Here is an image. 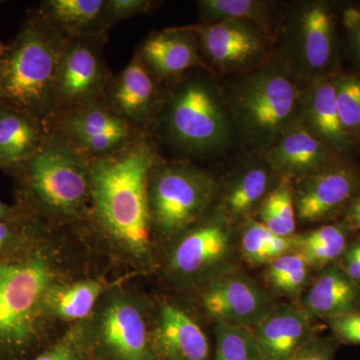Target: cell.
Returning a JSON list of instances; mask_svg holds the SVG:
<instances>
[{"instance_id": "8992f818", "label": "cell", "mask_w": 360, "mask_h": 360, "mask_svg": "<svg viewBox=\"0 0 360 360\" xmlns=\"http://www.w3.org/2000/svg\"><path fill=\"white\" fill-rule=\"evenodd\" d=\"M94 360H156L151 345V297L117 281L86 321Z\"/></svg>"}, {"instance_id": "ab89813d", "label": "cell", "mask_w": 360, "mask_h": 360, "mask_svg": "<svg viewBox=\"0 0 360 360\" xmlns=\"http://www.w3.org/2000/svg\"><path fill=\"white\" fill-rule=\"evenodd\" d=\"M345 224L350 231H360V194L355 196L347 205Z\"/></svg>"}, {"instance_id": "8d00e7d4", "label": "cell", "mask_w": 360, "mask_h": 360, "mask_svg": "<svg viewBox=\"0 0 360 360\" xmlns=\"http://www.w3.org/2000/svg\"><path fill=\"white\" fill-rule=\"evenodd\" d=\"M151 6L153 2L148 0H108L104 16L105 30L118 21L148 13Z\"/></svg>"}, {"instance_id": "d590c367", "label": "cell", "mask_w": 360, "mask_h": 360, "mask_svg": "<svg viewBox=\"0 0 360 360\" xmlns=\"http://www.w3.org/2000/svg\"><path fill=\"white\" fill-rule=\"evenodd\" d=\"M340 345H360V311L324 321Z\"/></svg>"}, {"instance_id": "f546056e", "label": "cell", "mask_w": 360, "mask_h": 360, "mask_svg": "<svg viewBox=\"0 0 360 360\" xmlns=\"http://www.w3.org/2000/svg\"><path fill=\"white\" fill-rule=\"evenodd\" d=\"M257 212L258 221L276 236L283 238L295 236L297 219L292 180L288 177H279L276 186L267 194Z\"/></svg>"}, {"instance_id": "d6a6232c", "label": "cell", "mask_w": 360, "mask_h": 360, "mask_svg": "<svg viewBox=\"0 0 360 360\" xmlns=\"http://www.w3.org/2000/svg\"><path fill=\"white\" fill-rule=\"evenodd\" d=\"M46 224L21 206L18 214L0 222V258L27 245Z\"/></svg>"}, {"instance_id": "d4e9b609", "label": "cell", "mask_w": 360, "mask_h": 360, "mask_svg": "<svg viewBox=\"0 0 360 360\" xmlns=\"http://www.w3.org/2000/svg\"><path fill=\"white\" fill-rule=\"evenodd\" d=\"M105 8L104 0H49L39 16L70 39L105 33Z\"/></svg>"}, {"instance_id": "cb8c5ba5", "label": "cell", "mask_w": 360, "mask_h": 360, "mask_svg": "<svg viewBox=\"0 0 360 360\" xmlns=\"http://www.w3.org/2000/svg\"><path fill=\"white\" fill-rule=\"evenodd\" d=\"M49 134L44 122L0 106V168L15 172L30 160Z\"/></svg>"}, {"instance_id": "2e32d148", "label": "cell", "mask_w": 360, "mask_h": 360, "mask_svg": "<svg viewBox=\"0 0 360 360\" xmlns=\"http://www.w3.org/2000/svg\"><path fill=\"white\" fill-rule=\"evenodd\" d=\"M331 150L302 122L295 123L260 151L278 177L303 179L330 165Z\"/></svg>"}, {"instance_id": "83f0119b", "label": "cell", "mask_w": 360, "mask_h": 360, "mask_svg": "<svg viewBox=\"0 0 360 360\" xmlns=\"http://www.w3.org/2000/svg\"><path fill=\"white\" fill-rule=\"evenodd\" d=\"M295 250L293 236H276L258 220L246 222L241 231L239 251L243 260L252 266H266L276 258Z\"/></svg>"}, {"instance_id": "484cf974", "label": "cell", "mask_w": 360, "mask_h": 360, "mask_svg": "<svg viewBox=\"0 0 360 360\" xmlns=\"http://www.w3.org/2000/svg\"><path fill=\"white\" fill-rule=\"evenodd\" d=\"M59 130L73 146L103 135H134V127L101 103L63 115L59 118Z\"/></svg>"}, {"instance_id": "4316f807", "label": "cell", "mask_w": 360, "mask_h": 360, "mask_svg": "<svg viewBox=\"0 0 360 360\" xmlns=\"http://www.w3.org/2000/svg\"><path fill=\"white\" fill-rule=\"evenodd\" d=\"M347 224H326L319 229L295 234V250L307 259L311 269L321 271L340 262L349 245Z\"/></svg>"}, {"instance_id": "836d02e7", "label": "cell", "mask_w": 360, "mask_h": 360, "mask_svg": "<svg viewBox=\"0 0 360 360\" xmlns=\"http://www.w3.org/2000/svg\"><path fill=\"white\" fill-rule=\"evenodd\" d=\"M336 105L343 129L349 139H360V77H335Z\"/></svg>"}, {"instance_id": "1f68e13d", "label": "cell", "mask_w": 360, "mask_h": 360, "mask_svg": "<svg viewBox=\"0 0 360 360\" xmlns=\"http://www.w3.org/2000/svg\"><path fill=\"white\" fill-rule=\"evenodd\" d=\"M212 360H264L252 329L214 323Z\"/></svg>"}, {"instance_id": "277c9868", "label": "cell", "mask_w": 360, "mask_h": 360, "mask_svg": "<svg viewBox=\"0 0 360 360\" xmlns=\"http://www.w3.org/2000/svg\"><path fill=\"white\" fill-rule=\"evenodd\" d=\"M39 15L26 21L13 42L0 44V106L46 122L66 40Z\"/></svg>"}, {"instance_id": "44dd1931", "label": "cell", "mask_w": 360, "mask_h": 360, "mask_svg": "<svg viewBox=\"0 0 360 360\" xmlns=\"http://www.w3.org/2000/svg\"><path fill=\"white\" fill-rule=\"evenodd\" d=\"M300 305L312 319L326 321L360 311V288L340 264L329 265L314 279L300 297Z\"/></svg>"}, {"instance_id": "ba28073f", "label": "cell", "mask_w": 360, "mask_h": 360, "mask_svg": "<svg viewBox=\"0 0 360 360\" xmlns=\"http://www.w3.org/2000/svg\"><path fill=\"white\" fill-rule=\"evenodd\" d=\"M167 101L161 127L177 148L201 155L214 153L231 142V113L222 94L205 78H186Z\"/></svg>"}, {"instance_id": "4fadbf2b", "label": "cell", "mask_w": 360, "mask_h": 360, "mask_svg": "<svg viewBox=\"0 0 360 360\" xmlns=\"http://www.w3.org/2000/svg\"><path fill=\"white\" fill-rule=\"evenodd\" d=\"M151 345L156 360H212L213 347L193 310L167 296L151 298Z\"/></svg>"}, {"instance_id": "5b68a950", "label": "cell", "mask_w": 360, "mask_h": 360, "mask_svg": "<svg viewBox=\"0 0 360 360\" xmlns=\"http://www.w3.org/2000/svg\"><path fill=\"white\" fill-rule=\"evenodd\" d=\"M302 89L283 58L245 71L222 97L243 139L262 151L300 122Z\"/></svg>"}, {"instance_id": "ac0fdd59", "label": "cell", "mask_w": 360, "mask_h": 360, "mask_svg": "<svg viewBox=\"0 0 360 360\" xmlns=\"http://www.w3.org/2000/svg\"><path fill=\"white\" fill-rule=\"evenodd\" d=\"M105 105L130 127L146 124L158 106L155 77L142 63L139 53L106 89Z\"/></svg>"}, {"instance_id": "9a60e30c", "label": "cell", "mask_w": 360, "mask_h": 360, "mask_svg": "<svg viewBox=\"0 0 360 360\" xmlns=\"http://www.w3.org/2000/svg\"><path fill=\"white\" fill-rule=\"evenodd\" d=\"M295 188L296 219L302 224H319L347 210L359 195L360 177L354 167L329 165L297 179Z\"/></svg>"}, {"instance_id": "ffe728a7", "label": "cell", "mask_w": 360, "mask_h": 360, "mask_svg": "<svg viewBox=\"0 0 360 360\" xmlns=\"http://www.w3.org/2000/svg\"><path fill=\"white\" fill-rule=\"evenodd\" d=\"M335 77L311 80L302 89L300 122L335 153L347 150L352 143L341 125L336 105Z\"/></svg>"}, {"instance_id": "60d3db41", "label": "cell", "mask_w": 360, "mask_h": 360, "mask_svg": "<svg viewBox=\"0 0 360 360\" xmlns=\"http://www.w3.org/2000/svg\"><path fill=\"white\" fill-rule=\"evenodd\" d=\"M20 210L21 206L20 205L13 206L7 205L6 203L2 202V201L0 200V222L15 217L16 214L20 213Z\"/></svg>"}, {"instance_id": "7a4b0ae2", "label": "cell", "mask_w": 360, "mask_h": 360, "mask_svg": "<svg viewBox=\"0 0 360 360\" xmlns=\"http://www.w3.org/2000/svg\"><path fill=\"white\" fill-rule=\"evenodd\" d=\"M158 165L146 139L89 160L90 201L84 229L99 255L127 274L158 270L160 250L153 238L148 181Z\"/></svg>"}, {"instance_id": "5bb4252c", "label": "cell", "mask_w": 360, "mask_h": 360, "mask_svg": "<svg viewBox=\"0 0 360 360\" xmlns=\"http://www.w3.org/2000/svg\"><path fill=\"white\" fill-rule=\"evenodd\" d=\"M333 13L323 4H304L291 21L288 58H284L297 77L309 82L328 77L335 53Z\"/></svg>"}, {"instance_id": "f1b7e54d", "label": "cell", "mask_w": 360, "mask_h": 360, "mask_svg": "<svg viewBox=\"0 0 360 360\" xmlns=\"http://www.w3.org/2000/svg\"><path fill=\"white\" fill-rule=\"evenodd\" d=\"M311 270L302 255L296 250L291 251L266 265L264 281L272 295L300 300L311 283Z\"/></svg>"}, {"instance_id": "8fae6325", "label": "cell", "mask_w": 360, "mask_h": 360, "mask_svg": "<svg viewBox=\"0 0 360 360\" xmlns=\"http://www.w3.org/2000/svg\"><path fill=\"white\" fill-rule=\"evenodd\" d=\"M198 292V307L214 323L253 329L276 307L274 295L243 272L232 269Z\"/></svg>"}, {"instance_id": "b9f144b4", "label": "cell", "mask_w": 360, "mask_h": 360, "mask_svg": "<svg viewBox=\"0 0 360 360\" xmlns=\"http://www.w3.org/2000/svg\"><path fill=\"white\" fill-rule=\"evenodd\" d=\"M355 243H356L357 250H359V264H360V236L359 238L355 239Z\"/></svg>"}, {"instance_id": "603a6c76", "label": "cell", "mask_w": 360, "mask_h": 360, "mask_svg": "<svg viewBox=\"0 0 360 360\" xmlns=\"http://www.w3.org/2000/svg\"><path fill=\"white\" fill-rule=\"evenodd\" d=\"M117 281H108L99 271L68 281L51 297V316L59 328L87 321L106 290Z\"/></svg>"}, {"instance_id": "52a82bcc", "label": "cell", "mask_w": 360, "mask_h": 360, "mask_svg": "<svg viewBox=\"0 0 360 360\" xmlns=\"http://www.w3.org/2000/svg\"><path fill=\"white\" fill-rule=\"evenodd\" d=\"M236 245L232 224L219 210L165 245L158 270L174 290L196 291L234 269Z\"/></svg>"}, {"instance_id": "e0dca14e", "label": "cell", "mask_w": 360, "mask_h": 360, "mask_svg": "<svg viewBox=\"0 0 360 360\" xmlns=\"http://www.w3.org/2000/svg\"><path fill=\"white\" fill-rule=\"evenodd\" d=\"M252 331L264 360L288 359L319 335L312 317L295 303H277Z\"/></svg>"}, {"instance_id": "7bdbcfd3", "label": "cell", "mask_w": 360, "mask_h": 360, "mask_svg": "<svg viewBox=\"0 0 360 360\" xmlns=\"http://www.w3.org/2000/svg\"><path fill=\"white\" fill-rule=\"evenodd\" d=\"M92 360H94V359H92Z\"/></svg>"}, {"instance_id": "e575fe53", "label": "cell", "mask_w": 360, "mask_h": 360, "mask_svg": "<svg viewBox=\"0 0 360 360\" xmlns=\"http://www.w3.org/2000/svg\"><path fill=\"white\" fill-rule=\"evenodd\" d=\"M32 360H92L86 321L70 326Z\"/></svg>"}, {"instance_id": "d6986e66", "label": "cell", "mask_w": 360, "mask_h": 360, "mask_svg": "<svg viewBox=\"0 0 360 360\" xmlns=\"http://www.w3.org/2000/svg\"><path fill=\"white\" fill-rule=\"evenodd\" d=\"M198 37L189 27L169 28L150 35L137 52L153 77L174 78L205 65Z\"/></svg>"}, {"instance_id": "f35d334b", "label": "cell", "mask_w": 360, "mask_h": 360, "mask_svg": "<svg viewBox=\"0 0 360 360\" xmlns=\"http://www.w3.org/2000/svg\"><path fill=\"white\" fill-rule=\"evenodd\" d=\"M343 23L360 60V11L356 8L347 9L343 13Z\"/></svg>"}, {"instance_id": "7402d4cb", "label": "cell", "mask_w": 360, "mask_h": 360, "mask_svg": "<svg viewBox=\"0 0 360 360\" xmlns=\"http://www.w3.org/2000/svg\"><path fill=\"white\" fill-rule=\"evenodd\" d=\"M276 177L278 176L264 158L246 163L227 181L220 210L231 224L248 219L258 210L267 194L276 186Z\"/></svg>"}, {"instance_id": "4dcf8cb0", "label": "cell", "mask_w": 360, "mask_h": 360, "mask_svg": "<svg viewBox=\"0 0 360 360\" xmlns=\"http://www.w3.org/2000/svg\"><path fill=\"white\" fill-rule=\"evenodd\" d=\"M205 23L241 20L255 23L271 34L272 4L258 0H202L198 2Z\"/></svg>"}, {"instance_id": "7c38bea8", "label": "cell", "mask_w": 360, "mask_h": 360, "mask_svg": "<svg viewBox=\"0 0 360 360\" xmlns=\"http://www.w3.org/2000/svg\"><path fill=\"white\" fill-rule=\"evenodd\" d=\"M189 28L206 58L224 72H245L269 60L272 35L255 23L222 20Z\"/></svg>"}, {"instance_id": "3957f363", "label": "cell", "mask_w": 360, "mask_h": 360, "mask_svg": "<svg viewBox=\"0 0 360 360\" xmlns=\"http://www.w3.org/2000/svg\"><path fill=\"white\" fill-rule=\"evenodd\" d=\"M14 174L18 205L47 224L84 227L90 201L89 158L65 135L49 134Z\"/></svg>"}, {"instance_id": "74e56055", "label": "cell", "mask_w": 360, "mask_h": 360, "mask_svg": "<svg viewBox=\"0 0 360 360\" xmlns=\"http://www.w3.org/2000/svg\"><path fill=\"white\" fill-rule=\"evenodd\" d=\"M340 345L333 335H317L286 360H335V354Z\"/></svg>"}, {"instance_id": "6da1fadb", "label": "cell", "mask_w": 360, "mask_h": 360, "mask_svg": "<svg viewBox=\"0 0 360 360\" xmlns=\"http://www.w3.org/2000/svg\"><path fill=\"white\" fill-rule=\"evenodd\" d=\"M82 227L46 224L22 248L0 258V360H32L66 330L51 319L63 284L98 271Z\"/></svg>"}, {"instance_id": "30bf717a", "label": "cell", "mask_w": 360, "mask_h": 360, "mask_svg": "<svg viewBox=\"0 0 360 360\" xmlns=\"http://www.w3.org/2000/svg\"><path fill=\"white\" fill-rule=\"evenodd\" d=\"M101 34L70 37L59 63L53 94V115L99 103L110 82Z\"/></svg>"}, {"instance_id": "9c48e42d", "label": "cell", "mask_w": 360, "mask_h": 360, "mask_svg": "<svg viewBox=\"0 0 360 360\" xmlns=\"http://www.w3.org/2000/svg\"><path fill=\"white\" fill-rule=\"evenodd\" d=\"M215 195L217 182L207 172L189 163H158L148 181L149 214L158 248L160 241L167 245L202 219Z\"/></svg>"}]
</instances>
